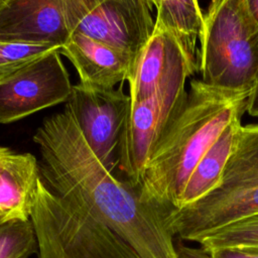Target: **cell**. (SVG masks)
<instances>
[{"mask_svg": "<svg viewBox=\"0 0 258 258\" xmlns=\"http://www.w3.org/2000/svg\"><path fill=\"white\" fill-rule=\"evenodd\" d=\"M38 258H178L164 213L96 156L68 106L33 135Z\"/></svg>", "mask_w": 258, "mask_h": 258, "instance_id": "1", "label": "cell"}, {"mask_svg": "<svg viewBox=\"0 0 258 258\" xmlns=\"http://www.w3.org/2000/svg\"><path fill=\"white\" fill-rule=\"evenodd\" d=\"M248 97L191 81L181 110L145 165L141 200L160 209L165 218L174 211L197 163L228 124L243 116Z\"/></svg>", "mask_w": 258, "mask_h": 258, "instance_id": "2", "label": "cell"}, {"mask_svg": "<svg viewBox=\"0 0 258 258\" xmlns=\"http://www.w3.org/2000/svg\"><path fill=\"white\" fill-rule=\"evenodd\" d=\"M258 214V125L240 126L217 185L198 201L170 212L173 236L199 242L211 233Z\"/></svg>", "mask_w": 258, "mask_h": 258, "instance_id": "3", "label": "cell"}, {"mask_svg": "<svg viewBox=\"0 0 258 258\" xmlns=\"http://www.w3.org/2000/svg\"><path fill=\"white\" fill-rule=\"evenodd\" d=\"M201 81L226 92L250 95L258 81V23L246 0H222L204 15L199 47Z\"/></svg>", "mask_w": 258, "mask_h": 258, "instance_id": "4", "label": "cell"}, {"mask_svg": "<svg viewBox=\"0 0 258 258\" xmlns=\"http://www.w3.org/2000/svg\"><path fill=\"white\" fill-rule=\"evenodd\" d=\"M189 76V71H181L152 96L131 102L118 146V168L138 189L151 153L184 104Z\"/></svg>", "mask_w": 258, "mask_h": 258, "instance_id": "5", "label": "cell"}, {"mask_svg": "<svg viewBox=\"0 0 258 258\" xmlns=\"http://www.w3.org/2000/svg\"><path fill=\"white\" fill-rule=\"evenodd\" d=\"M67 24L129 53L135 60L155 25L145 0H62ZM134 62V61H133Z\"/></svg>", "mask_w": 258, "mask_h": 258, "instance_id": "6", "label": "cell"}, {"mask_svg": "<svg viewBox=\"0 0 258 258\" xmlns=\"http://www.w3.org/2000/svg\"><path fill=\"white\" fill-rule=\"evenodd\" d=\"M131 99L118 89L73 86L66 106L100 161L112 172L118 167V146Z\"/></svg>", "mask_w": 258, "mask_h": 258, "instance_id": "7", "label": "cell"}, {"mask_svg": "<svg viewBox=\"0 0 258 258\" xmlns=\"http://www.w3.org/2000/svg\"><path fill=\"white\" fill-rule=\"evenodd\" d=\"M72 88L60 51L43 56L0 80V124L68 102Z\"/></svg>", "mask_w": 258, "mask_h": 258, "instance_id": "8", "label": "cell"}, {"mask_svg": "<svg viewBox=\"0 0 258 258\" xmlns=\"http://www.w3.org/2000/svg\"><path fill=\"white\" fill-rule=\"evenodd\" d=\"M184 70L192 75L198 69L187 59L175 35L165 25L155 21L154 29L136 56L127 79L131 102L152 96Z\"/></svg>", "mask_w": 258, "mask_h": 258, "instance_id": "9", "label": "cell"}, {"mask_svg": "<svg viewBox=\"0 0 258 258\" xmlns=\"http://www.w3.org/2000/svg\"><path fill=\"white\" fill-rule=\"evenodd\" d=\"M70 36L62 0H4L0 3V39L52 42Z\"/></svg>", "mask_w": 258, "mask_h": 258, "instance_id": "10", "label": "cell"}, {"mask_svg": "<svg viewBox=\"0 0 258 258\" xmlns=\"http://www.w3.org/2000/svg\"><path fill=\"white\" fill-rule=\"evenodd\" d=\"M60 53L74 64L81 84L99 89H114L127 81L134 61L124 50L79 32L70 34Z\"/></svg>", "mask_w": 258, "mask_h": 258, "instance_id": "11", "label": "cell"}, {"mask_svg": "<svg viewBox=\"0 0 258 258\" xmlns=\"http://www.w3.org/2000/svg\"><path fill=\"white\" fill-rule=\"evenodd\" d=\"M40 177L38 160L31 153H14L0 174V224L29 221Z\"/></svg>", "mask_w": 258, "mask_h": 258, "instance_id": "12", "label": "cell"}, {"mask_svg": "<svg viewBox=\"0 0 258 258\" xmlns=\"http://www.w3.org/2000/svg\"><path fill=\"white\" fill-rule=\"evenodd\" d=\"M241 118L231 121L202 156L182 189L175 210L198 201L217 185L231 154Z\"/></svg>", "mask_w": 258, "mask_h": 258, "instance_id": "13", "label": "cell"}, {"mask_svg": "<svg viewBox=\"0 0 258 258\" xmlns=\"http://www.w3.org/2000/svg\"><path fill=\"white\" fill-rule=\"evenodd\" d=\"M155 21L165 25L180 43L187 59L199 69V46L204 14L198 0H161Z\"/></svg>", "mask_w": 258, "mask_h": 258, "instance_id": "14", "label": "cell"}, {"mask_svg": "<svg viewBox=\"0 0 258 258\" xmlns=\"http://www.w3.org/2000/svg\"><path fill=\"white\" fill-rule=\"evenodd\" d=\"M60 48L52 42L0 39V80Z\"/></svg>", "mask_w": 258, "mask_h": 258, "instance_id": "15", "label": "cell"}, {"mask_svg": "<svg viewBox=\"0 0 258 258\" xmlns=\"http://www.w3.org/2000/svg\"><path fill=\"white\" fill-rule=\"evenodd\" d=\"M206 252L258 248V214L223 227L198 242Z\"/></svg>", "mask_w": 258, "mask_h": 258, "instance_id": "16", "label": "cell"}, {"mask_svg": "<svg viewBox=\"0 0 258 258\" xmlns=\"http://www.w3.org/2000/svg\"><path fill=\"white\" fill-rule=\"evenodd\" d=\"M38 245L31 220L0 224V258H30Z\"/></svg>", "mask_w": 258, "mask_h": 258, "instance_id": "17", "label": "cell"}, {"mask_svg": "<svg viewBox=\"0 0 258 258\" xmlns=\"http://www.w3.org/2000/svg\"><path fill=\"white\" fill-rule=\"evenodd\" d=\"M211 258H258V254H251L239 249H218L209 252Z\"/></svg>", "mask_w": 258, "mask_h": 258, "instance_id": "18", "label": "cell"}, {"mask_svg": "<svg viewBox=\"0 0 258 258\" xmlns=\"http://www.w3.org/2000/svg\"><path fill=\"white\" fill-rule=\"evenodd\" d=\"M175 247L178 258H211L209 253L203 250L201 247H189L182 243H178Z\"/></svg>", "mask_w": 258, "mask_h": 258, "instance_id": "19", "label": "cell"}, {"mask_svg": "<svg viewBox=\"0 0 258 258\" xmlns=\"http://www.w3.org/2000/svg\"><path fill=\"white\" fill-rule=\"evenodd\" d=\"M246 111L250 115L258 117V81L247 99Z\"/></svg>", "mask_w": 258, "mask_h": 258, "instance_id": "20", "label": "cell"}, {"mask_svg": "<svg viewBox=\"0 0 258 258\" xmlns=\"http://www.w3.org/2000/svg\"><path fill=\"white\" fill-rule=\"evenodd\" d=\"M14 153L15 151H13L12 149L5 146H0V174L5 169L6 165L8 164Z\"/></svg>", "mask_w": 258, "mask_h": 258, "instance_id": "21", "label": "cell"}, {"mask_svg": "<svg viewBox=\"0 0 258 258\" xmlns=\"http://www.w3.org/2000/svg\"><path fill=\"white\" fill-rule=\"evenodd\" d=\"M246 3L249 8V11L251 12L256 22L258 23V0H246Z\"/></svg>", "mask_w": 258, "mask_h": 258, "instance_id": "22", "label": "cell"}, {"mask_svg": "<svg viewBox=\"0 0 258 258\" xmlns=\"http://www.w3.org/2000/svg\"><path fill=\"white\" fill-rule=\"evenodd\" d=\"M145 1L151 11L153 8H155L157 10L161 4V0H145Z\"/></svg>", "mask_w": 258, "mask_h": 258, "instance_id": "23", "label": "cell"}, {"mask_svg": "<svg viewBox=\"0 0 258 258\" xmlns=\"http://www.w3.org/2000/svg\"><path fill=\"white\" fill-rule=\"evenodd\" d=\"M239 250H242L244 252L251 253V254H258V248H248V249H239Z\"/></svg>", "mask_w": 258, "mask_h": 258, "instance_id": "24", "label": "cell"}, {"mask_svg": "<svg viewBox=\"0 0 258 258\" xmlns=\"http://www.w3.org/2000/svg\"><path fill=\"white\" fill-rule=\"evenodd\" d=\"M220 1H222V0H211V2H210V5H215V4L219 3Z\"/></svg>", "mask_w": 258, "mask_h": 258, "instance_id": "25", "label": "cell"}, {"mask_svg": "<svg viewBox=\"0 0 258 258\" xmlns=\"http://www.w3.org/2000/svg\"><path fill=\"white\" fill-rule=\"evenodd\" d=\"M2 217H3V214H2V212L0 211V221L2 220Z\"/></svg>", "mask_w": 258, "mask_h": 258, "instance_id": "26", "label": "cell"}, {"mask_svg": "<svg viewBox=\"0 0 258 258\" xmlns=\"http://www.w3.org/2000/svg\"><path fill=\"white\" fill-rule=\"evenodd\" d=\"M1 2H2V0H0V3H1Z\"/></svg>", "mask_w": 258, "mask_h": 258, "instance_id": "27", "label": "cell"}, {"mask_svg": "<svg viewBox=\"0 0 258 258\" xmlns=\"http://www.w3.org/2000/svg\"><path fill=\"white\" fill-rule=\"evenodd\" d=\"M2 1H4V0H2Z\"/></svg>", "mask_w": 258, "mask_h": 258, "instance_id": "28", "label": "cell"}]
</instances>
